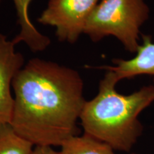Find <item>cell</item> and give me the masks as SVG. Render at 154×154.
I'll use <instances>...</instances> for the list:
<instances>
[{"label": "cell", "mask_w": 154, "mask_h": 154, "mask_svg": "<svg viewBox=\"0 0 154 154\" xmlns=\"http://www.w3.org/2000/svg\"><path fill=\"white\" fill-rule=\"evenodd\" d=\"M60 147L61 154H116L109 145L85 134L69 138Z\"/></svg>", "instance_id": "8"}, {"label": "cell", "mask_w": 154, "mask_h": 154, "mask_svg": "<svg viewBox=\"0 0 154 154\" xmlns=\"http://www.w3.org/2000/svg\"><path fill=\"white\" fill-rule=\"evenodd\" d=\"M99 1L49 0L38 22L54 27L59 42L74 44L84 33L88 19Z\"/></svg>", "instance_id": "4"}, {"label": "cell", "mask_w": 154, "mask_h": 154, "mask_svg": "<svg viewBox=\"0 0 154 154\" xmlns=\"http://www.w3.org/2000/svg\"><path fill=\"white\" fill-rule=\"evenodd\" d=\"M32 0H13L16 9L19 33L12 38L14 44L24 43L33 52L46 50L51 44L49 36L43 34L36 28L29 17V5Z\"/></svg>", "instance_id": "7"}, {"label": "cell", "mask_w": 154, "mask_h": 154, "mask_svg": "<svg viewBox=\"0 0 154 154\" xmlns=\"http://www.w3.org/2000/svg\"><path fill=\"white\" fill-rule=\"evenodd\" d=\"M131 154H138V153H131Z\"/></svg>", "instance_id": "12"}, {"label": "cell", "mask_w": 154, "mask_h": 154, "mask_svg": "<svg viewBox=\"0 0 154 154\" xmlns=\"http://www.w3.org/2000/svg\"><path fill=\"white\" fill-rule=\"evenodd\" d=\"M144 0H100L86 24L84 34L94 42L113 36L131 53L139 46L140 29L149 17Z\"/></svg>", "instance_id": "3"}, {"label": "cell", "mask_w": 154, "mask_h": 154, "mask_svg": "<svg viewBox=\"0 0 154 154\" xmlns=\"http://www.w3.org/2000/svg\"><path fill=\"white\" fill-rule=\"evenodd\" d=\"M11 126L34 146H61L79 134L77 121L86 100L79 72L54 61L34 58L12 82Z\"/></svg>", "instance_id": "1"}, {"label": "cell", "mask_w": 154, "mask_h": 154, "mask_svg": "<svg viewBox=\"0 0 154 154\" xmlns=\"http://www.w3.org/2000/svg\"><path fill=\"white\" fill-rule=\"evenodd\" d=\"M34 146L17 134L10 124H0V154H32Z\"/></svg>", "instance_id": "9"}, {"label": "cell", "mask_w": 154, "mask_h": 154, "mask_svg": "<svg viewBox=\"0 0 154 154\" xmlns=\"http://www.w3.org/2000/svg\"><path fill=\"white\" fill-rule=\"evenodd\" d=\"M1 2H2V0H0V5H1Z\"/></svg>", "instance_id": "11"}, {"label": "cell", "mask_w": 154, "mask_h": 154, "mask_svg": "<svg viewBox=\"0 0 154 154\" xmlns=\"http://www.w3.org/2000/svg\"><path fill=\"white\" fill-rule=\"evenodd\" d=\"M24 64V57L16 50L13 40L0 34V124L11 123L14 104L12 82Z\"/></svg>", "instance_id": "5"}, {"label": "cell", "mask_w": 154, "mask_h": 154, "mask_svg": "<svg viewBox=\"0 0 154 154\" xmlns=\"http://www.w3.org/2000/svg\"><path fill=\"white\" fill-rule=\"evenodd\" d=\"M142 43L139 44L136 54L128 60L114 59L112 62L114 66H104L99 69L111 71L119 81L133 79L139 75H149L153 77L154 82V43L151 36L141 34Z\"/></svg>", "instance_id": "6"}, {"label": "cell", "mask_w": 154, "mask_h": 154, "mask_svg": "<svg viewBox=\"0 0 154 154\" xmlns=\"http://www.w3.org/2000/svg\"><path fill=\"white\" fill-rule=\"evenodd\" d=\"M100 81L99 92L86 101L80 115L84 134L108 144L115 151L130 152L143 132L138 116L154 102V85L134 93H119V81L106 70Z\"/></svg>", "instance_id": "2"}, {"label": "cell", "mask_w": 154, "mask_h": 154, "mask_svg": "<svg viewBox=\"0 0 154 154\" xmlns=\"http://www.w3.org/2000/svg\"><path fill=\"white\" fill-rule=\"evenodd\" d=\"M32 154H61V153L56 151L52 146H35Z\"/></svg>", "instance_id": "10"}]
</instances>
